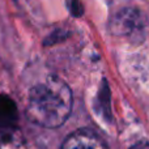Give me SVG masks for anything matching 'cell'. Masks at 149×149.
<instances>
[{
    "instance_id": "4",
    "label": "cell",
    "mask_w": 149,
    "mask_h": 149,
    "mask_svg": "<svg viewBox=\"0 0 149 149\" xmlns=\"http://www.w3.org/2000/svg\"><path fill=\"white\" fill-rule=\"evenodd\" d=\"M17 118V109L9 97L0 95V130H7Z\"/></svg>"
},
{
    "instance_id": "9",
    "label": "cell",
    "mask_w": 149,
    "mask_h": 149,
    "mask_svg": "<svg viewBox=\"0 0 149 149\" xmlns=\"http://www.w3.org/2000/svg\"><path fill=\"white\" fill-rule=\"evenodd\" d=\"M130 149H149V143L148 141H144V140H141V141L134 144Z\"/></svg>"
},
{
    "instance_id": "1",
    "label": "cell",
    "mask_w": 149,
    "mask_h": 149,
    "mask_svg": "<svg viewBox=\"0 0 149 149\" xmlns=\"http://www.w3.org/2000/svg\"><path fill=\"white\" fill-rule=\"evenodd\" d=\"M72 102L70 86L58 77H49L45 82L31 88L26 105V116L37 126L56 128L68 119Z\"/></svg>"
},
{
    "instance_id": "2",
    "label": "cell",
    "mask_w": 149,
    "mask_h": 149,
    "mask_svg": "<svg viewBox=\"0 0 149 149\" xmlns=\"http://www.w3.org/2000/svg\"><path fill=\"white\" fill-rule=\"evenodd\" d=\"M109 30L113 36L124 37L134 41L144 39L143 16L135 8H123L114 15L109 24Z\"/></svg>"
},
{
    "instance_id": "3",
    "label": "cell",
    "mask_w": 149,
    "mask_h": 149,
    "mask_svg": "<svg viewBox=\"0 0 149 149\" xmlns=\"http://www.w3.org/2000/svg\"><path fill=\"white\" fill-rule=\"evenodd\" d=\"M62 149H109L106 143L95 132L86 128L71 134L64 140Z\"/></svg>"
},
{
    "instance_id": "6",
    "label": "cell",
    "mask_w": 149,
    "mask_h": 149,
    "mask_svg": "<svg viewBox=\"0 0 149 149\" xmlns=\"http://www.w3.org/2000/svg\"><path fill=\"white\" fill-rule=\"evenodd\" d=\"M98 102H100L101 110L103 111V114L110 115V89H109V84L106 80H103L101 85L100 93H98Z\"/></svg>"
},
{
    "instance_id": "8",
    "label": "cell",
    "mask_w": 149,
    "mask_h": 149,
    "mask_svg": "<svg viewBox=\"0 0 149 149\" xmlns=\"http://www.w3.org/2000/svg\"><path fill=\"white\" fill-rule=\"evenodd\" d=\"M67 8L73 17H81L84 15V7L80 0H67Z\"/></svg>"
},
{
    "instance_id": "7",
    "label": "cell",
    "mask_w": 149,
    "mask_h": 149,
    "mask_svg": "<svg viewBox=\"0 0 149 149\" xmlns=\"http://www.w3.org/2000/svg\"><path fill=\"white\" fill-rule=\"evenodd\" d=\"M67 37H68V34H67L65 30H62V29H59V30H54L49 37L45 38L43 45L45 46H52V45H56V43H59V42H63Z\"/></svg>"
},
{
    "instance_id": "5",
    "label": "cell",
    "mask_w": 149,
    "mask_h": 149,
    "mask_svg": "<svg viewBox=\"0 0 149 149\" xmlns=\"http://www.w3.org/2000/svg\"><path fill=\"white\" fill-rule=\"evenodd\" d=\"M0 149H30L24 136L17 131H3L0 134Z\"/></svg>"
}]
</instances>
